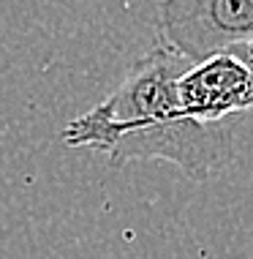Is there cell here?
Segmentation results:
<instances>
[{
    "instance_id": "1",
    "label": "cell",
    "mask_w": 253,
    "mask_h": 259,
    "mask_svg": "<svg viewBox=\"0 0 253 259\" xmlns=\"http://www.w3.org/2000/svg\"><path fill=\"white\" fill-rule=\"evenodd\" d=\"M191 66L169 47H153L115 93L63 128V142L107 153L115 166L161 158L191 180H210L231 161L234 139L223 123H196L182 115L177 82Z\"/></svg>"
},
{
    "instance_id": "2",
    "label": "cell",
    "mask_w": 253,
    "mask_h": 259,
    "mask_svg": "<svg viewBox=\"0 0 253 259\" xmlns=\"http://www.w3.org/2000/svg\"><path fill=\"white\" fill-rule=\"evenodd\" d=\"M158 30L161 44L196 66L253 41V0H166Z\"/></svg>"
},
{
    "instance_id": "3",
    "label": "cell",
    "mask_w": 253,
    "mask_h": 259,
    "mask_svg": "<svg viewBox=\"0 0 253 259\" xmlns=\"http://www.w3.org/2000/svg\"><path fill=\"white\" fill-rule=\"evenodd\" d=\"M177 101L191 120L221 123L234 112L253 109V76L234 55H215L180 76Z\"/></svg>"
},
{
    "instance_id": "4",
    "label": "cell",
    "mask_w": 253,
    "mask_h": 259,
    "mask_svg": "<svg viewBox=\"0 0 253 259\" xmlns=\"http://www.w3.org/2000/svg\"><path fill=\"white\" fill-rule=\"evenodd\" d=\"M229 55H234V58L240 60L242 66L250 71V76H253V41H248V44H240V47H231Z\"/></svg>"
}]
</instances>
